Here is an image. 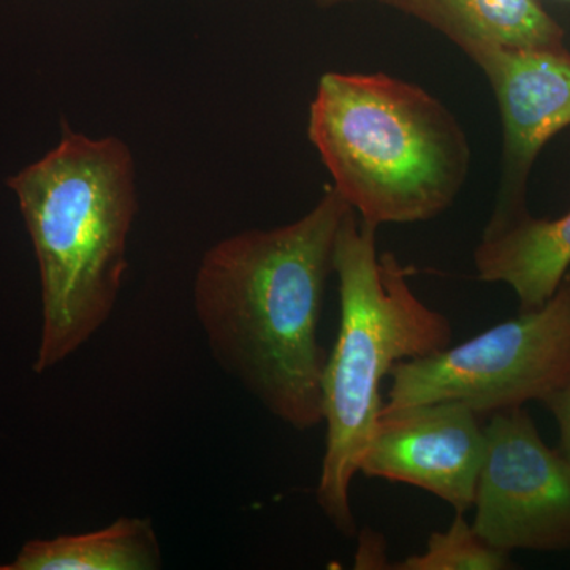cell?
Here are the masks:
<instances>
[{"instance_id": "8", "label": "cell", "mask_w": 570, "mask_h": 570, "mask_svg": "<svg viewBox=\"0 0 570 570\" xmlns=\"http://www.w3.org/2000/svg\"><path fill=\"white\" fill-rule=\"evenodd\" d=\"M501 112L502 176L491 217L527 209V184L547 142L570 126L568 48L485 47L469 52Z\"/></svg>"}, {"instance_id": "1", "label": "cell", "mask_w": 570, "mask_h": 570, "mask_svg": "<svg viewBox=\"0 0 570 570\" xmlns=\"http://www.w3.org/2000/svg\"><path fill=\"white\" fill-rule=\"evenodd\" d=\"M333 187L305 216L227 236L202 257L194 311L214 362L285 426L324 423L326 351L318 341L341 225Z\"/></svg>"}, {"instance_id": "14", "label": "cell", "mask_w": 570, "mask_h": 570, "mask_svg": "<svg viewBox=\"0 0 570 570\" xmlns=\"http://www.w3.org/2000/svg\"><path fill=\"white\" fill-rule=\"evenodd\" d=\"M543 406L549 409L557 420L560 431V450L570 460V381L549 400L543 401Z\"/></svg>"}, {"instance_id": "5", "label": "cell", "mask_w": 570, "mask_h": 570, "mask_svg": "<svg viewBox=\"0 0 570 570\" xmlns=\"http://www.w3.org/2000/svg\"><path fill=\"white\" fill-rule=\"evenodd\" d=\"M382 412L456 401L480 419L549 400L570 381V272L553 296L438 354L396 363Z\"/></svg>"}, {"instance_id": "2", "label": "cell", "mask_w": 570, "mask_h": 570, "mask_svg": "<svg viewBox=\"0 0 570 570\" xmlns=\"http://www.w3.org/2000/svg\"><path fill=\"white\" fill-rule=\"evenodd\" d=\"M41 283L33 371L51 370L110 321L138 214L137 167L118 137L91 138L62 121L61 141L11 176Z\"/></svg>"}, {"instance_id": "12", "label": "cell", "mask_w": 570, "mask_h": 570, "mask_svg": "<svg viewBox=\"0 0 570 570\" xmlns=\"http://www.w3.org/2000/svg\"><path fill=\"white\" fill-rule=\"evenodd\" d=\"M396 570H508L510 553L491 547L456 513L445 531L433 532L422 553L411 554L392 566Z\"/></svg>"}, {"instance_id": "6", "label": "cell", "mask_w": 570, "mask_h": 570, "mask_svg": "<svg viewBox=\"0 0 570 570\" xmlns=\"http://www.w3.org/2000/svg\"><path fill=\"white\" fill-rule=\"evenodd\" d=\"M489 419L472 527L505 553L570 550V460L523 407Z\"/></svg>"}, {"instance_id": "4", "label": "cell", "mask_w": 570, "mask_h": 570, "mask_svg": "<svg viewBox=\"0 0 570 570\" xmlns=\"http://www.w3.org/2000/svg\"><path fill=\"white\" fill-rule=\"evenodd\" d=\"M307 137L336 190L373 225L426 223L456 200L471 146L453 112L414 82L326 71Z\"/></svg>"}, {"instance_id": "10", "label": "cell", "mask_w": 570, "mask_h": 570, "mask_svg": "<svg viewBox=\"0 0 570 570\" xmlns=\"http://www.w3.org/2000/svg\"><path fill=\"white\" fill-rule=\"evenodd\" d=\"M425 22L464 55L485 47L561 48L564 31L539 0H376Z\"/></svg>"}, {"instance_id": "3", "label": "cell", "mask_w": 570, "mask_h": 570, "mask_svg": "<svg viewBox=\"0 0 570 570\" xmlns=\"http://www.w3.org/2000/svg\"><path fill=\"white\" fill-rule=\"evenodd\" d=\"M377 228L354 209L341 225L340 326L322 382L326 433L316 502L346 539L356 535L352 482L384 407V379L396 363L438 354L453 337L449 317L412 291L411 269L395 254L377 249Z\"/></svg>"}, {"instance_id": "11", "label": "cell", "mask_w": 570, "mask_h": 570, "mask_svg": "<svg viewBox=\"0 0 570 570\" xmlns=\"http://www.w3.org/2000/svg\"><path fill=\"white\" fill-rule=\"evenodd\" d=\"M163 550L151 520L119 517L102 530L33 539L0 570H156Z\"/></svg>"}, {"instance_id": "15", "label": "cell", "mask_w": 570, "mask_h": 570, "mask_svg": "<svg viewBox=\"0 0 570 570\" xmlns=\"http://www.w3.org/2000/svg\"><path fill=\"white\" fill-rule=\"evenodd\" d=\"M316 2L324 9H332V7L346 6V3L360 2V0H316Z\"/></svg>"}, {"instance_id": "9", "label": "cell", "mask_w": 570, "mask_h": 570, "mask_svg": "<svg viewBox=\"0 0 570 570\" xmlns=\"http://www.w3.org/2000/svg\"><path fill=\"white\" fill-rule=\"evenodd\" d=\"M474 266L483 283L512 288L520 313L538 309L570 272V212L557 219H539L528 208L490 217L474 250Z\"/></svg>"}, {"instance_id": "7", "label": "cell", "mask_w": 570, "mask_h": 570, "mask_svg": "<svg viewBox=\"0 0 570 570\" xmlns=\"http://www.w3.org/2000/svg\"><path fill=\"white\" fill-rule=\"evenodd\" d=\"M483 455L479 415L456 401H439L381 412L360 472L426 491L466 515Z\"/></svg>"}, {"instance_id": "13", "label": "cell", "mask_w": 570, "mask_h": 570, "mask_svg": "<svg viewBox=\"0 0 570 570\" xmlns=\"http://www.w3.org/2000/svg\"><path fill=\"white\" fill-rule=\"evenodd\" d=\"M387 553H385L384 538L377 532L365 530L358 535V551H356V569H387Z\"/></svg>"}, {"instance_id": "16", "label": "cell", "mask_w": 570, "mask_h": 570, "mask_svg": "<svg viewBox=\"0 0 570 570\" xmlns=\"http://www.w3.org/2000/svg\"><path fill=\"white\" fill-rule=\"evenodd\" d=\"M569 2H570V0H569Z\"/></svg>"}]
</instances>
